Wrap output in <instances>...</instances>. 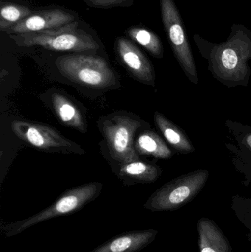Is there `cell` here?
I'll return each mask as SVG.
<instances>
[{
  "label": "cell",
  "mask_w": 251,
  "mask_h": 252,
  "mask_svg": "<svg viewBox=\"0 0 251 252\" xmlns=\"http://www.w3.org/2000/svg\"><path fill=\"white\" fill-rule=\"evenodd\" d=\"M193 38L218 81L230 87L246 86L251 73V30L242 24H234L228 39L220 44L209 42L198 34Z\"/></svg>",
  "instance_id": "cell-1"
},
{
  "label": "cell",
  "mask_w": 251,
  "mask_h": 252,
  "mask_svg": "<svg viewBox=\"0 0 251 252\" xmlns=\"http://www.w3.org/2000/svg\"><path fill=\"white\" fill-rule=\"evenodd\" d=\"M102 188L100 182H90L68 189L50 207L34 216L19 221L1 223V233L10 238L46 220L76 213L94 201L100 195Z\"/></svg>",
  "instance_id": "cell-2"
},
{
  "label": "cell",
  "mask_w": 251,
  "mask_h": 252,
  "mask_svg": "<svg viewBox=\"0 0 251 252\" xmlns=\"http://www.w3.org/2000/svg\"><path fill=\"white\" fill-rule=\"evenodd\" d=\"M9 36L20 47L38 46L53 51L81 53L99 48V44L92 36L79 28L78 22L45 31Z\"/></svg>",
  "instance_id": "cell-3"
},
{
  "label": "cell",
  "mask_w": 251,
  "mask_h": 252,
  "mask_svg": "<svg viewBox=\"0 0 251 252\" xmlns=\"http://www.w3.org/2000/svg\"><path fill=\"white\" fill-rule=\"evenodd\" d=\"M59 72L69 81L91 88L106 89L116 84V78L106 60L97 56L69 54L56 61Z\"/></svg>",
  "instance_id": "cell-4"
},
{
  "label": "cell",
  "mask_w": 251,
  "mask_h": 252,
  "mask_svg": "<svg viewBox=\"0 0 251 252\" xmlns=\"http://www.w3.org/2000/svg\"><path fill=\"white\" fill-rule=\"evenodd\" d=\"M209 176L208 170H198L173 179L153 192L144 207L152 212L177 210L200 192Z\"/></svg>",
  "instance_id": "cell-5"
},
{
  "label": "cell",
  "mask_w": 251,
  "mask_h": 252,
  "mask_svg": "<svg viewBox=\"0 0 251 252\" xmlns=\"http://www.w3.org/2000/svg\"><path fill=\"white\" fill-rule=\"evenodd\" d=\"M162 23L175 59L191 82L197 85L198 75L184 22L174 0H160Z\"/></svg>",
  "instance_id": "cell-6"
},
{
  "label": "cell",
  "mask_w": 251,
  "mask_h": 252,
  "mask_svg": "<svg viewBox=\"0 0 251 252\" xmlns=\"http://www.w3.org/2000/svg\"><path fill=\"white\" fill-rule=\"evenodd\" d=\"M141 126L139 120L119 114L112 115L103 121L102 131L113 159L120 164L139 160L134 136Z\"/></svg>",
  "instance_id": "cell-7"
},
{
  "label": "cell",
  "mask_w": 251,
  "mask_h": 252,
  "mask_svg": "<svg viewBox=\"0 0 251 252\" xmlns=\"http://www.w3.org/2000/svg\"><path fill=\"white\" fill-rule=\"evenodd\" d=\"M11 128L19 139L41 151L63 154H84V149L80 145L66 139L50 126L16 121L12 123Z\"/></svg>",
  "instance_id": "cell-8"
},
{
  "label": "cell",
  "mask_w": 251,
  "mask_h": 252,
  "mask_svg": "<svg viewBox=\"0 0 251 252\" xmlns=\"http://www.w3.org/2000/svg\"><path fill=\"white\" fill-rule=\"evenodd\" d=\"M119 59L130 73L143 84L154 86V69L150 61L129 40L119 38L116 43Z\"/></svg>",
  "instance_id": "cell-9"
},
{
  "label": "cell",
  "mask_w": 251,
  "mask_h": 252,
  "mask_svg": "<svg viewBox=\"0 0 251 252\" xmlns=\"http://www.w3.org/2000/svg\"><path fill=\"white\" fill-rule=\"evenodd\" d=\"M73 15L60 9L41 10L29 15L5 31L8 35L38 32L74 22Z\"/></svg>",
  "instance_id": "cell-10"
},
{
  "label": "cell",
  "mask_w": 251,
  "mask_h": 252,
  "mask_svg": "<svg viewBox=\"0 0 251 252\" xmlns=\"http://www.w3.org/2000/svg\"><path fill=\"white\" fill-rule=\"evenodd\" d=\"M157 234L158 231L155 229L125 232L106 241L90 252H139L151 244Z\"/></svg>",
  "instance_id": "cell-11"
},
{
  "label": "cell",
  "mask_w": 251,
  "mask_h": 252,
  "mask_svg": "<svg viewBox=\"0 0 251 252\" xmlns=\"http://www.w3.org/2000/svg\"><path fill=\"white\" fill-rule=\"evenodd\" d=\"M52 103L56 115L64 125L85 133L86 126L81 112L67 97L60 93L52 94Z\"/></svg>",
  "instance_id": "cell-12"
},
{
  "label": "cell",
  "mask_w": 251,
  "mask_h": 252,
  "mask_svg": "<svg viewBox=\"0 0 251 252\" xmlns=\"http://www.w3.org/2000/svg\"><path fill=\"white\" fill-rule=\"evenodd\" d=\"M154 122L166 140L176 151L183 154H189L194 151V148L187 135L166 117L156 112L154 114Z\"/></svg>",
  "instance_id": "cell-13"
},
{
  "label": "cell",
  "mask_w": 251,
  "mask_h": 252,
  "mask_svg": "<svg viewBox=\"0 0 251 252\" xmlns=\"http://www.w3.org/2000/svg\"><path fill=\"white\" fill-rule=\"evenodd\" d=\"M200 252H230L226 238L211 220L199 221Z\"/></svg>",
  "instance_id": "cell-14"
},
{
  "label": "cell",
  "mask_w": 251,
  "mask_h": 252,
  "mask_svg": "<svg viewBox=\"0 0 251 252\" xmlns=\"http://www.w3.org/2000/svg\"><path fill=\"white\" fill-rule=\"evenodd\" d=\"M135 149L139 155L167 159L171 158L172 152L165 141L153 131L146 130L137 138Z\"/></svg>",
  "instance_id": "cell-15"
},
{
  "label": "cell",
  "mask_w": 251,
  "mask_h": 252,
  "mask_svg": "<svg viewBox=\"0 0 251 252\" xmlns=\"http://www.w3.org/2000/svg\"><path fill=\"white\" fill-rule=\"evenodd\" d=\"M160 167L143 161H134L120 164L119 175L133 182L151 183L162 175Z\"/></svg>",
  "instance_id": "cell-16"
},
{
  "label": "cell",
  "mask_w": 251,
  "mask_h": 252,
  "mask_svg": "<svg viewBox=\"0 0 251 252\" xmlns=\"http://www.w3.org/2000/svg\"><path fill=\"white\" fill-rule=\"evenodd\" d=\"M126 32L131 39L144 47L154 57L157 59L163 57V45L156 33L147 28L140 27L128 28Z\"/></svg>",
  "instance_id": "cell-17"
},
{
  "label": "cell",
  "mask_w": 251,
  "mask_h": 252,
  "mask_svg": "<svg viewBox=\"0 0 251 252\" xmlns=\"http://www.w3.org/2000/svg\"><path fill=\"white\" fill-rule=\"evenodd\" d=\"M32 13V10L25 6L13 3H1L0 30L5 32L7 29Z\"/></svg>",
  "instance_id": "cell-18"
},
{
  "label": "cell",
  "mask_w": 251,
  "mask_h": 252,
  "mask_svg": "<svg viewBox=\"0 0 251 252\" xmlns=\"http://www.w3.org/2000/svg\"><path fill=\"white\" fill-rule=\"evenodd\" d=\"M94 7H109L122 4L125 0H85Z\"/></svg>",
  "instance_id": "cell-19"
},
{
  "label": "cell",
  "mask_w": 251,
  "mask_h": 252,
  "mask_svg": "<svg viewBox=\"0 0 251 252\" xmlns=\"http://www.w3.org/2000/svg\"><path fill=\"white\" fill-rule=\"evenodd\" d=\"M246 145L251 149V134H249V136L246 137Z\"/></svg>",
  "instance_id": "cell-20"
}]
</instances>
